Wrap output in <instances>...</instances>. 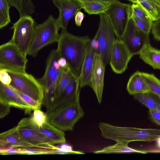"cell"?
Instances as JSON below:
<instances>
[{
  "label": "cell",
  "mask_w": 160,
  "mask_h": 160,
  "mask_svg": "<svg viewBox=\"0 0 160 160\" xmlns=\"http://www.w3.org/2000/svg\"><path fill=\"white\" fill-rule=\"evenodd\" d=\"M140 58L154 69H160V50L152 47L150 43L146 45L139 54Z\"/></svg>",
  "instance_id": "44dd1931"
},
{
  "label": "cell",
  "mask_w": 160,
  "mask_h": 160,
  "mask_svg": "<svg viewBox=\"0 0 160 160\" xmlns=\"http://www.w3.org/2000/svg\"><path fill=\"white\" fill-rule=\"evenodd\" d=\"M131 2L133 4H136L138 3V2L137 0H127Z\"/></svg>",
  "instance_id": "ee69618b"
},
{
  "label": "cell",
  "mask_w": 160,
  "mask_h": 160,
  "mask_svg": "<svg viewBox=\"0 0 160 160\" xmlns=\"http://www.w3.org/2000/svg\"><path fill=\"white\" fill-rule=\"evenodd\" d=\"M133 96L136 99L148 108L149 110L155 109L160 103V97L150 91L137 93Z\"/></svg>",
  "instance_id": "4316f807"
},
{
  "label": "cell",
  "mask_w": 160,
  "mask_h": 160,
  "mask_svg": "<svg viewBox=\"0 0 160 160\" xmlns=\"http://www.w3.org/2000/svg\"><path fill=\"white\" fill-rule=\"evenodd\" d=\"M58 63L59 67L63 68L68 67L66 59L64 58L60 57L58 60Z\"/></svg>",
  "instance_id": "60d3db41"
},
{
  "label": "cell",
  "mask_w": 160,
  "mask_h": 160,
  "mask_svg": "<svg viewBox=\"0 0 160 160\" xmlns=\"http://www.w3.org/2000/svg\"><path fill=\"white\" fill-rule=\"evenodd\" d=\"M157 146L158 147L160 148V138L156 141Z\"/></svg>",
  "instance_id": "7bdbcfd3"
},
{
  "label": "cell",
  "mask_w": 160,
  "mask_h": 160,
  "mask_svg": "<svg viewBox=\"0 0 160 160\" xmlns=\"http://www.w3.org/2000/svg\"><path fill=\"white\" fill-rule=\"evenodd\" d=\"M28 60L10 40L0 46V69L7 72L24 73Z\"/></svg>",
  "instance_id": "5b68a950"
},
{
  "label": "cell",
  "mask_w": 160,
  "mask_h": 160,
  "mask_svg": "<svg viewBox=\"0 0 160 160\" xmlns=\"http://www.w3.org/2000/svg\"><path fill=\"white\" fill-rule=\"evenodd\" d=\"M79 79L72 75L70 81L63 92L56 99L46 112L48 120L58 112L74 101L80 93Z\"/></svg>",
  "instance_id": "7c38bea8"
},
{
  "label": "cell",
  "mask_w": 160,
  "mask_h": 160,
  "mask_svg": "<svg viewBox=\"0 0 160 160\" xmlns=\"http://www.w3.org/2000/svg\"><path fill=\"white\" fill-rule=\"evenodd\" d=\"M54 6L58 9L59 15L57 18L61 29H67L70 19L83 9L79 0H52Z\"/></svg>",
  "instance_id": "5bb4252c"
},
{
  "label": "cell",
  "mask_w": 160,
  "mask_h": 160,
  "mask_svg": "<svg viewBox=\"0 0 160 160\" xmlns=\"http://www.w3.org/2000/svg\"><path fill=\"white\" fill-rule=\"evenodd\" d=\"M84 17V14L81 11L77 12L75 16V23L77 26L79 27L81 26Z\"/></svg>",
  "instance_id": "ab89813d"
},
{
  "label": "cell",
  "mask_w": 160,
  "mask_h": 160,
  "mask_svg": "<svg viewBox=\"0 0 160 160\" xmlns=\"http://www.w3.org/2000/svg\"><path fill=\"white\" fill-rule=\"evenodd\" d=\"M131 5L115 0L111 3L106 13L118 39L122 40L131 17Z\"/></svg>",
  "instance_id": "30bf717a"
},
{
  "label": "cell",
  "mask_w": 160,
  "mask_h": 160,
  "mask_svg": "<svg viewBox=\"0 0 160 160\" xmlns=\"http://www.w3.org/2000/svg\"><path fill=\"white\" fill-rule=\"evenodd\" d=\"M90 44L91 47L94 49L95 51L98 47V39L95 37L91 40Z\"/></svg>",
  "instance_id": "b9f144b4"
},
{
  "label": "cell",
  "mask_w": 160,
  "mask_h": 160,
  "mask_svg": "<svg viewBox=\"0 0 160 160\" xmlns=\"http://www.w3.org/2000/svg\"><path fill=\"white\" fill-rule=\"evenodd\" d=\"M12 79L8 73L6 71L0 69V82L3 84L9 85Z\"/></svg>",
  "instance_id": "74e56055"
},
{
  "label": "cell",
  "mask_w": 160,
  "mask_h": 160,
  "mask_svg": "<svg viewBox=\"0 0 160 160\" xmlns=\"http://www.w3.org/2000/svg\"><path fill=\"white\" fill-rule=\"evenodd\" d=\"M83 9L89 15L106 14L112 2L100 0H79Z\"/></svg>",
  "instance_id": "603a6c76"
},
{
  "label": "cell",
  "mask_w": 160,
  "mask_h": 160,
  "mask_svg": "<svg viewBox=\"0 0 160 160\" xmlns=\"http://www.w3.org/2000/svg\"><path fill=\"white\" fill-rule=\"evenodd\" d=\"M99 15V26L94 36L98 39L99 45L95 52L100 54L106 66L109 63L111 51L116 35L107 15L105 13Z\"/></svg>",
  "instance_id": "9c48e42d"
},
{
  "label": "cell",
  "mask_w": 160,
  "mask_h": 160,
  "mask_svg": "<svg viewBox=\"0 0 160 160\" xmlns=\"http://www.w3.org/2000/svg\"><path fill=\"white\" fill-rule=\"evenodd\" d=\"M132 14L137 18L146 22L153 21L146 12L138 3L131 5Z\"/></svg>",
  "instance_id": "1f68e13d"
},
{
  "label": "cell",
  "mask_w": 160,
  "mask_h": 160,
  "mask_svg": "<svg viewBox=\"0 0 160 160\" xmlns=\"http://www.w3.org/2000/svg\"><path fill=\"white\" fill-rule=\"evenodd\" d=\"M84 115L80 103L79 95L74 101L57 112L49 121L63 132L72 131L76 123Z\"/></svg>",
  "instance_id": "52a82bcc"
},
{
  "label": "cell",
  "mask_w": 160,
  "mask_h": 160,
  "mask_svg": "<svg viewBox=\"0 0 160 160\" xmlns=\"http://www.w3.org/2000/svg\"><path fill=\"white\" fill-rule=\"evenodd\" d=\"M106 2H112L113 1L115 0H100Z\"/></svg>",
  "instance_id": "bcb514c9"
},
{
  "label": "cell",
  "mask_w": 160,
  "mask_h": 160,
  "mask_svg": "<svg viewBox=\"0 0 160 160\" xmlns=\"http://www.w3.org/2000/svg\"><path fill=\"white\" fill-rule=\"evenodd\" d=\"M33 110V112L29 117V119L33 125L38 127H42L45 122L49 121L46 112L39 109H36Z\"/></svg>",
  "instance_id": "4dcf8cb0"
},
{
  "label": "cell",
  "mask_w": 160,
  "mask_h": 160,
  "mask_svg": "<svg viewBox=\"0 0 160 160\" xmlns=\"http://www.w3.org/2000/svg\"><path fill=\"white\" fill-rule=\"evenodd\" d=\"M11 106L9 104L0 101V118H3L9 112Z\"/></svg>",
  "instance_id": "f35d334b"
},
{
  "label": "cell",
  "mask_w": 160,
  "mask_h": 160,
  "mask_svg": "<svg viewBox=\"0 0 160 160\" xmlns=\"http://www.w3.org/2000/svg\"><path fill=\"white\" fill-rule=\"evenodd\" d=\"M72 75L68 67L63 69L57 84L55 91V100L68 85Z\"/></svg>",
  "instance_id": "83f0119b"
},
{
  "label": "cell",
  "mask_w": 160,
  "mask_h": 160,
  "mask_svg": "<svg viewBox=\"0 0 160 160\" xmlns=\"http://www.w3.org/2000/svg\"><path fill=\"white\" fill-rule=\"evenodd\" d=\"M60 57L57 48L52 50L47 59L44 73L41 78L38 79L43 89V103L47 110L50 108L55 101L57 84L63 69L60 68L58 63Z\"/></svg>",
  "instance_id": "3957f363"
},
{
  "label": "cell",
  "mask_w": 160,
  "mask_h": 160,
  "mask_svg": "<svg viewBox=\"0 0 160 160\" xmlns=\"http://www.w3.org/2000/svg\"><path fill=\"white\" fill-rule=\"evenodd\" d=\"M29 122L31 128L54 142L56 144L66 143V139L64 132L52 124L49 121L45 122L42 127H38Z\"/></svg>",
  "instance_id": "ffe728a7"
},
{
  "label": "cell",
  "mask_w": 160,
  "mask_h": 160,
  "mask_svg": "<svg viewBox=\"0 0 160 160\" xmlns=\"http://www.w3.org/2000/svg\"><path fill=\"white\" fill-rule=\"evenodd\" d=\"M149 118L153 122L160 126V112L156 109L149 110Z\"/></svg>",
  "instance_id": "8d00e7d4"
},
{
  "label": "cell",
  "mask_w": 160,
  "mask_h": 160,
  "mask_svg": "<svg viewBox=\"0 0 160 160\" xmlns=\"http://www.w3.org/2000/svg\"><path fill=\"white\" fill-rule=\"evenodd\" d=\"M0 101L9 104L11 106L24 110L27 113L33 110L20 97L15 90L9 85L0 82Z\"/></svg>",
  "instance_id": "ac0fdd59"
},
{
  "label": "cell",
  "mask_w": 160,
  "mask_h": 160,
  "mask_svg": "<svg viewBox=\"0 0 160 160\" xmlns=\"http://www.w3.org/2000/svg\"><path fill=\"white\" fill-rule=\"evenodd\" d=\"M151 32L154 39L160 41V18L153 22Z\"/></svg>",
  "instance_id": "d590c367"
},
{
  "label": "cell",
  "mask_w": 160,
  "mask_h": 160,
  "mask_svg": "<svg viewBox=\"0 0 160 160\" xmlns=\"http://www.w3.org/2000/svg\"><path fill=\"white\" fill-rule=\"evenodd\" d=\"M122 40L133 56L139 54L146 45L150 43L149 34L141 30L131 17Z\"/></svg>",
  "instance_id": "8fae6325"
},
{
  "label": "cell",
  "mask_w": 160,
  "mask_h": 160,
  "mask_svg": "<svg viewBox=\"0 0 160 160\" xmlns=\"http://www.w3.org/2000/svg\"><path fill=\"white\" fill-rule=\"evenodd\" d=\"M127 90L131 95L149 91L142 77V72L137 71L130 77L127 86Z\"/></svg>",
  "instance_id": "7402d4cb"
},
{
  "label": "cell",
  "mask_w": 160,
  "mask_h": 160,
  "mask_svg": "<svg viewBox=\"0 0 160 160\" xmlns=\"http://www.w3.org/2000/svg\"><path fill=\"white\" fill-rule=\"evenodd\" d=\"M91 39L88 35L78 36L61 29L57 42L60 57L65 58L72 74L79 78L82 63Z\"/></svg>",
  "instance_id": "6da1fadb"
},
{
  "label": "cell",
  "mask_w": 160,
  "mask_h": 160,
  "mask_svg": "<svg viewBox=\"0 0 160 160\" xmlns=\"http://www.w3.org/2000/svg\"><path fill=\"white\" fill-rule=\"evenodd\" d=\"M98 127L103 138L128 144L134 141L151 142L160 138V129L118 126L101 122Z\"/></svg>",
  "instance_id": "7a4b0ae2"
},
{
  "label": "cell",
  "mask_w": 160,
  "mask_h": 160,
  "mask_svg": "<svg viewBox=\"0 0 160 160\" xmlns=\"http://www.w3.org/2000/svg\"><path fill=\"white\" fill-rule=\"evenodd\" d=\"M15 90L20 97L32 108L33 110L36 109H41L42 104L41 102L34 100L23 93Z\"/></svg>",
  "instance_id": "d6a6232c"
},
{
  "label": "cell",
  "mask_w": 160,
  "mask_h": 160,
  "mask_svg": "<svg viewBox=\"0 0 160 160\" xmlns=\"http://www.w3.org/2000/svg\"><path fill=\"white\" fill-rule=\"evenodd\" d=\"M142 74L149 91L160 97V80L152 74L142 72Z\"/></svg>",
  "instance_id": "f1b7e54d"
},
{
  "label": "cell",
  "mask_w": 160,
  "mask_h": 160,
  "mask_svg": "<svg viewBox=\"0 0 160 160\" xmlns=\"http://www.w3.org/2000/svg\"><path fill=\"white\" fill-rule=\"evenodd\" d=\"M105 66L100 54L95 53L94 69L90 87L94 92L99 104L102 99Z\"/></svg>",
  "instance_id": "2e32d148"
},
{
  "label": "cell",
  "mask_w": 160,
  "mask_h": 160,
  "mask_svg": "<svg viewBox=\"0 0 160 160\" xmlns=\"http://www.w3.org/2000/svg\"><path fill=\"white\" fill-rule=\"evenodd\" d=\"M11 7L15 8L18 11L20 17L31 16L35 10L32 0H7Z\"/></svg>",
  "instance_id": "484cf974"
},
{
  "label": "cell",
  "mask_w": 160,
  "mask_h": 160,
  "mask_svg": "<svg viewBox=\"0 0 160 160\" xmlns=\"http://www.w3.org/2000/svg\"><path fill=\"white\" fill-rule=\"evenodd\" d=\"M60 28L57 19L52 15H49L41 23H35L34 35L28 55L35 58L43 48L57 42L60 34L58 31Z\"/></svg>",
  "instance_id": "277c9868"
},
{
  "label": "cell",
  "mask_w": 160,
  "mask_h": 160,
  "mask_svg": "<svg viewBox=\"0 0 160 160\" xmlns=\"http://www.w3.org/2000/svg\"><path fill=\"white\" fill-rule=\"evenodd\" d=\"M131 17L137 26L144 32L149 34L153 21L146 22L137 18L132 13Z\"/></svg>",
  "instance_id": "836d02e7"
},
{
  "label": "cell",
  "mask_w": 160,
  "mask_h": 160,
  "mask_svg": "<svg viewBox=\"0 0 160 160\" xmlns=\"http://www.w3.org/2000/svg\"><path fill=\"white\" fill-rule=\"evenodd\" d=\"M0 146L21 148H50L55 146L54 145H52L46 146H38L31 144L22 137L16 127L0 133Z\"/></svg>",
  "instance_id": "e0dca14e"
},
{
  "label": "cell",
  "mask_w": 160,
  "mask_h": 160,
  "mask_svg": "<svg viewBox=\"0 0 160 160\" xmlns=\"http://www.w3.org/2000/svg\"><path fill=\"white\" fill-rule=\"evenodd\" d=\"M112 145L105 147L102 149L94 151L95 154H112L137 153L142 154L147 153V152L135 149L128 146V144L121 142H116Z\"/></svg>",
  "instance_id": "cb8c5ba5"
},
{
  "label": "cell",
  "mask_w": 160,
  "mask_h": 160,
  "mask_svg": "<svg viewBox=\"0 0 160 160\" xmlns=\"http://www.w3.org/2000/svg\"><path fill=\"white\" fill-rule=\"evenodd\" d=\"M155 109L160 112V103L157 105Z\"/></svg>",
  "instance_id": "f6af8a7d"
},
{
  "label": "cell",
  "mask_w": 160,
  "mask_h": 160,
  "mask_svg": "<svg viewBox=\"0 0 160 160\" xmlns=\"http://www.w3.org/2000/svg\"><path fill=\"white\" fill-rule=\"evenodd\" d=\"M8 72L12 79L9 85L42 104L43 103L44 93L43 87L33 75L26 72Z\"/></svg>",
  "instance_id": "ba28073f"
},
{
  "label": "cell",
  "mask_w": 160,
  "mask_h": 160,
  "mask_svg": "<svg viewBox=\"0 0 160 160\" xmlns=\"http://www.w3.org/2000/svg\"><path fill=\"white\" fill-rule=\"evenodd\" d=\"M153 21L160 18V0H137Z\"/></svg>",
  "instance_id": "d4e9b609"
},
{
  "label": "cell",
  "mask_w": 160,
  "mask_h": 160,
  "mask_svg": "<svg viewBox=\"0 0 160 160\" xmlns=\"http://www.w3.org/2000/svg\"><path fill=\"white\" fill-rule=\"evenodd\" d=\"M95 51L89 44L83 60L79 77L81 88L88 86L90 87L91 78L94 67Z\"/></svg>",
  "instance_id": "d6986e66"
},
{
  "label": "cell",
  "mask_w": 160,
  "mask_h": 160,
  "mask_svg": "<svg viewBox=\"0 0 160 160\" xmlns=\"http://www.w3.org/2000/svg\"><path fill=\"white\" fill-rule=\"evenodd\" d=\"M133 56L122 41L116 38L111 48L109 62L112 71L118 74L123 73Z\"/></svg>",
  "instance_id": "4fadbf2b"
},
{
  "label": "cell",
  "mask_w": 160,
  "mask_h": 160,
  "mask_svg": "<svg viewBox=\"0 0 160 160\" xmlns=\"http://www.w3.org/2000/svg\"><path fill=\"white\" fill-rule=\"evenodd\" d=\"M11 7L7 0H0V28H2L11 22L9 10Z\"/></svg>",
  "instance_id": "f546056e"
},
{
  "label": "cell",
  "mask_w": 160,
  "mask_h": 160,
  "mask_svg": "<svg viewBox=\"0 0 160 160\" xmlns=\"http://www.w3.org/2000/svg\"><path fill=\"white\" fill-rule=\"evenodd\" d=\"M60 145L57 146V154H83L85 153L79 151H74L70 145L65 143H60Z\"/></svg>",
  "instance_id": "e575fe53"
},
{
  "label": "cell",
  "mask_w": 160,
  "mask_h": 160,
  "mask_svg": "<svg viewBox=\"0 0 160 160\" xmlns=\"http://www.w3.org/2000/svg\"><path fill=\"white\" fill-rule=\"evenodd\" d=\"M16 128L22 137L29 143L38 146L56 144L53 141L32 129L28 118H24L18 123Z\"/></svg>",
  "instance_id": "9a60e30c"
},
{
  "label": "cell",
  "mask_w": 160,
  "mask_h": 160,
  "mask_svg": "<svg viewBox=\"0 0 160 160\" xmlns=\"http://www.w3.org/2000/svg\"><path fill=\"white\" fill-rule=\"evenodd\" d=\"M35 23L31 16L20 17L11 28L13 32L10 40L26 57L33 38Z\"/></svg>",
  "instance_id": "8992f818"
}]
</instances>
